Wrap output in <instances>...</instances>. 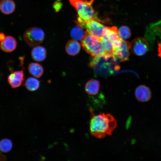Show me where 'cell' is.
<instances>
[{
  "mask_svg": "<svg viewBox=\"0 0 161 161\" xmlns=\"http://www.w3.org/2000/svg\"><path fill=\"white\" fill-rule=\"evenodd\" d=\"M1 0H0V1H1Z\"/></svg>",
  "mask_w": 161,
  "mask_h": 161,
  "instance_id": "d4e9b609",
  "label": "cell"
},
{
  "mask_svg": "<svg viewBox=\"0 0 161 161\" xmlns=\"http://www.w3.org/2000/svg\"><path fill=\"white\" fill-rule=\"evenodd\" d=\"M94 0H69L70 4L77 12L78 19L83 21L94 19L100 21L92 6Z\"/></svg>",
  "mask_w": 161,
  "mask_h": 161,
  "instance_id": "3957f363",
  "label": "cell"
},
{
  "mask_svg": "<svg viewBox=\"0 0 161 161\" xmlns=\"http://www.w3.org/2000/svg\"><path fill=\"white\" fill-rule=\"evenodd\" d=\"M13 144L11 141L8 139H4L0 141V151L3 152H8L11 149Z\"/></svg>",
  "mask_w": 161,
  "mask_h": 161,
  "instance_id": "d6986e66",
  "label": "cell"
},
{
  "mask_svg": "<svg viewBox=\"0 0 161 161\" xmlns=\"http://www.w3.org/2000/svg\"><path fill=\"white\" fill-rule=\"evenodd\" d=\"M62 4L59 1L55 2L54 4L53 7L56 11H57L59 10L62 7Z\"/></svg>",
  "mask_w": 161,
  "mask_h": 161,
  "instance_id": "7402d4cb",
  "label": "cell"
},
{
  "mask_svg": "<svg viewBox=\"0 0 161 161\" xmlns=\"http://www.w3.org/2000/svg\"><path fill=\"white\" fill-rule=\"evenodd\" d=\"M102 41L103 42L105 49V54L113 55L114 50L113 44L107 38L102 37Z\"/></svg>",
  "mask_w": 161,
  "mask_h": 161,
  "instance_id": "ffe728a7",
  "label": "cell"
},
{
  "mask_svg": "<svg viewBox=\"0 0 161 161\" xmlns=\"http://www.w3.org/2000/svg\"><path fill=\"white\" fill-rule=\"evenodd\" d=\"M91 111L90 131L91 135L100 139L104 137L106 135H111L117 126L116 119L110 114L100 113L95 115Z\"/></svg>",
  "mask_w": 161,
  "mask_h": 161,
  "instance_id": "6da1fadb",
  "label": "cell"
},
{
  "mask_svg": "<svg viewBox=\"0 0 161 161\" xmlns=\"http://www.w3.org/2000/svg\"><path fill=\"white\" fill-rule=\"evenodd\" d=\"M100 86L99 82L95 79H91L86 83L85 89L86 92L89 95H94L98 92Z\"/></svg>",
  "mask_w": 161,
  "mask_h": 161,
  "instance_id": "9a60e30c",
  "label": "cell"
},
{
  "mask_svg": "<svg viewBox=\"0 0 161 161\" xmlns=\"http://www.w3.org/2000/svg\"><path fill=\"white\" fill-rule=\"evenodd\" d=\"M25 85L29 90L35 91L38 88L40 85V81L35 78L30 77L27 80Z\"/></svg>",
  "mask_w": 161,
  "mask_h": 161,
  "instance_id": "ac0fdd59",
  "label": "cell"
},
{
  "mask_svg": "<svg viewBox=\"0 0 161 161\" xmlns=\"http://www.w3.org/2000/svg\"><path fill=\"white\" fill-rule=\"evenodd\" d=\"M17 46L15 38L11 36H6L4 40L0 43L1 49L6 52H10L13 51Z\"/></svg>",
  "mask_w": 161,
  "mask_h": 161,
  "instance_id": "8fae6325",
  "label": "cell"
},
{
  "mask_svg": "<svg viewBox=\"0 0 161 161\" xmlns=\"http://www.w3.org/2000/svg\"><path fill=\"white\" fill-rule=\"evenodd\" d=\"M45 34L42 29L32 27L27 30L24 32L23 38L27 44L30 47L37 46L43 41Z\"/></svg>",
  "mask_w": 161,
  "mask_h": 161,
  "instance_id": "5b68a950",
  "label": "cell"
},
{
  "mask_svg": "<svg viewBox=\"0 0 161 161\" xmlns=\"http://www.w3.org/2000/svg\"><path fill=\"white\" fill-rule=\"evenodd\" d=\"M65 49L66 52L69 55L74 56L80 52L81 45L78 41L74 39H71L67 42Z\"/></svg>",
  "mask_w": 161,
  "mask_h": 161,
  "instance_id": "7c38bea8",
  "label": "cell"
},
{
  "mask_svg": "<svg viewBox=\"0 0 161 161\" xmlns=\"http://www.w3.org/2000/svg\"><path fill=\"white\" fill-rule=\"evenodd\" d=\"M118 33L120 37L123 39H127L131 35L130 29L126 26L121 27L118 30Z\"/></svg>",
  "mask_w": 161,
  "mask_h": 161,
  "instance_id": "44dd1931",
  "label": "cell"
},
{
  "mask_svg": "<svg viewBox=\"0 0 161 161\" xmlns=\"http://www.w3.org/2000/svg\"><path fill=\"white\" fill-rule=\"evenodd\" d=\"M87 34L84 29L77 25L72 29L70 32L72 37L77 41H81Z\"/></svg>",
  "mask_w": 161,
  "mask_h": 161,
  "instance_id": "e0dca14e",
  "label": "cell"
},
{
  "mask_svg": "<svg viewBox=\"0 0 161 161\" xmlns=\"http://www.w3.org/2000/svg\"><path fill=\"white\" fill-rule=\"evenodd\" d=\"M5 37V34L3 32H1L0 33V43L4 40Z\"/></svg>",
  "mask_w": 161,
  "mask_h": 161,
  "instance_id": "cb8c5ba5",
  "label": "cell"
},
{
  "mask_svg": "<svg viewBox=\"0 0 161 161\" xmlns=\"http://www.w3.org/2000/svg\"><path fill=\"white\" fill-rule=\"evenodd\" d=\"M24 80V71H15L11 74L8 78V81L13 88L20 86Z\"/></svg>",
  "mask_w": 161,
  "mask_h": 161,
  "instance_id": "30bf717a",
  "label": "cell"
},
{
  "mask_svg": "<svg viewBox=\"0 0 161 161\" xmlns=\"http://www.w3.org/2000/svg\"><path fill=\"white\" fill-rule=\"evenodd\" d=\"M103 37L107 38L112 43L114 49L121 46L122 39L119 35L118 30L115 27H105Z\"/></svg>",
  "mask_w": 161,
  "mask_h": 161,
  "instance_id": "ba28073f",
  "label": "cell"
},
{
  "mask_svg": "<svg viewBox=\"0 0 161 161\" xmlns=\"http://www.w3.org/2000/svg\"><path fill=\"white\" fill-rule=\"evenodd\" d=\"M31 56L33 59L36 61H43L45 59L47 56L46 50L42 46H36L32 50Z\"/></svg>",
  "mask_w": 161,
  "mask_h": 161,
  "instance_id": "4fadbf2b",
  "label": "cell"
},
{
  "mask_svg": "<svg viewBox=\"0 0 161 161\" xmlns=\"http://www.w3.org/2000/svg\"><path fill=\"white\" fill-rule=\"evenodd\" d=\"M158 55L161 58V40L160 42L158 43Z\"/></svg>",
  "mask_w": 161,
  "mask_h": 161,
  "instance_id": "603a6c76",
  "label": "cell"
},
{
  "mask_svg": "<svg viewBox=\"0 0 161 161\" xmlns=\"http://www.w3.org/2000/svg\"><path fill=\"white\" fill-rule=\"evenodd\" d=\"M130 47V43L122 39L120 47L114 49L113 54V58L118 59L120 61L129 60Z\"/></svg>",
  "mask_w": 161,
  "mask_h": 161,
  "instance_id": "52a82bcc",
  "label": "cell"
},
{
  "mask_svg": "<svg viewBox=\"0 0 161 161\" xmlns=\"http://www.w3.org/2000/svg\"><path fill=\"white\" fill-rule=\"evenodd\" d=\"M28 69L29 73L37 78L40 77L44 72V69L42 66L37 63H31L29 64Z\"/></svg>",
  "mask_w": 161,
  "mask_h": 161,
  "instance_id": "2e32d148",
  "label": "cell"
},
{
  "mask_svg": "<svg viewBox=\"0 0 161 161\" xmlns=\"http://www.w3.org/2000/svg\"><path fill=\"white\" fill-rule=\"evenodd\" d=\"M76 22L77 25L84 29L87 34L98 38L103 37L105 27L97 21L94 19L83 21L78 19Z\"/></svg>",
  "mask_w": 161,
  "mask_h": 161,
  "instance_id": "277c9868",
  "label": "cell"
},
{
  "mask_svg": "<svg viewBox=\"0 0 161 161\" xmlns=\"http://www.w3.org/2000/svg\"><path fill=\"white\" fill-rule=\"evenodd\" d=\"M135 94L137 99L141 102H147L151 97V92L150 89L147 86L143 85L137 88Z\"/></svg>",
  "mask_w": 161,
  "mask_h": 161,
  "instance_id": "9c48e42d",
  "label": "cell"
},
{
  "mask_svg": "<svg viewBox=\"0 0 161 161\" xmlns=\"http://www.w3.org/2000/svg\"><path fill=\"white\" fill-rule=\"evenodd\" d=\"M130 49L132 52L138 56L145 54L148 49V44L146 40L142 37L134 39L130 43Z\"/></svg>",
  "mask_w": 161,
  "mask_h": 161,
  "instance_id": "8992f818",
  "label": "cell"
},
{
  "mask_svg": "<svg viewBox=\"0 0 161 161\" xmlns=\"http://www.w3.org/2000/svg\"><path fill=\"white\" fill-rule=\"evenodd\" d=\"M81 44L84 50L92 56L98 57L105 53L102 38L87 34L81 40Z\"/></svg>",
  "mask_w": 161,
  "mask_h": 161,
  "instance_id": "7a4b0ae2",
  "label": "cell"
},
{
  "mask_svg": "<svg viewBox=\"0 0 161 161\" xmlns=\"http://www.w3.org/2000/svg\"><path fill=\"white\" fill-rule=\"evenodd\" d=\"M15 8V3L13 0H2L0 2V10L4 14H10Z\"/></svg>",
  "mask_w": 161,
  "mask_h": 161,
  "instance_id": "5bb4252c",
  "label": "cell"
}]
</instances>
